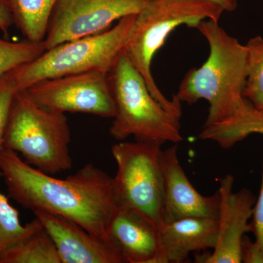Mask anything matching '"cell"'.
Wrapping results in <instances>:
<instances>
[{
    "label": "cell",
    "mask_w": 263,
    "mask_h": 263,
    "mask_svg": "<svg viewBox=\"0 0 263 263\" xmlns=\"http://www.w3.org/2000/svg\"><path fill=\"white\" fill-rule=\"evenodd\" d=\"M0 172L9 196L25 209L62 216L108 239L109 224L119 204L113 178L95 164H86L75 174L59 179L3 148Z\"/></svg>",
    "instance_id": "obj_1"
},
{
    "label": "cell",
    "mask_w": 263,
    "mask_h": 263,
    "mask_svg": "<svg viewBox=\"0 0 263 263\" xmlns=\"http://www.w3.org/2000/svg\"><path fill=\"white\" fill-rule=\"evenodd\" d=\"M206 40L209 55L200 67L186 72L174 95L181 103L193 105L205 100L209 114L204 125L222 122L245 108L247 76V49L213 20H202L194 27Z\"/></svg>",
    "instance_id": "obj_2"
},
{
    "label": "cell",
    "mask_w": 263,
    "mask_h": 263,
    "mask_svg": "<svg viewBox=\"0 0 263 263\" xmlns=\"http://www.w3.org/2000/svg\"><path fill=\"white\" fill-rule=\"evenodd\" d=\"M115 114L109 133L114 139L162 145L183 141L181 132L182 112L166 108L151 93L143 76L124 51L118 57L108 73Z\"/></svg>",
    "instance_id": "obj_3"
},
{
    "label": "cell",
    "mask_w": 263,
    "mask_h": 263,
    "mask_svg": "<svg viewBox=\"0 0 263 263\" xmlns=\"http://www.w3.org/2000/svg\"><path fill=\"white\" fill-rule=\"evenodd\" d=\"M224 12L209 0H151L137 13L124 51L144 78L151 93L166 108L182 112L179 100L174 95L168 100L156 84L152 72L156 53L177 27L194 28L202 20L219 22Z\"/></svg>",
    "instance_id": "obj_4"
},
{
    "label": "cell",
    "mask_w": 263,
    "mask_h": 263,
    "mask_svg": "<svg viewBox=\"0 0 263 263\" xmlns=\"http://www.w3.org/2000/svg\"><path fill=\"white\" fill-rule=\"evenodd\" d=\"M71 132L65 114L37 105L26 90L15 95L5 129L3 148L20 154L46 174L72 168Z\"/></svg>",
    "instance_id": "obj_5"
},
{
    "label": "cell",
    "mask_w": 263,
    "mask_h": 263,
    "mask_svg": "<svg viewBox=\"0 0 263 263\" xmlns=\"http://www.w3.org/2000/svg\"><path fill=\"white\" fill-rule=\"evenodd\" d=\"M136 14L124 17L103 32L78 38L46 49L33 61L13 70L18 91L45 80L73 74L108 73L124 51Z\"/></svg>",
    "instance_id": "obj_6"
},
{
    "label": "cell",
    "mask_w": 263,
    "mask_h": 263,
    "mask_svg": "<svg viewBox=\"0 0 263 263\" xmlns=\"http://www.w3.org/2000/svg\"><path fill=\"white\" fill-rule=\"evenodd\" d=\"M161 145L120 142L111 147L117 163L113 178L119 206L133 209L160 228L163 224L164 183Z\"/></svg>",
    "instance_id": "obj_7"
},
{
    "label": "cell",
    "mask_w": 263,
    "mask_h": 263,
    "mask_svg": "<svg viewBox=\"0 0 263 263\" xmlns=\"http://www.w3.org/2000/svg\"><path fill=\"white\" fill-rule=\"evenodd\" d=\"M24 90L37 105L53 111L110 119L115 114L105 72L94 71L45 79Z\"/></svg>",
    "instance_id": "obj_8"
},
{
    "label": "cell",
    "mask_w": 263,
    "mask_h": 263,
    "mask_svg": "<svg viewBox=\"0 0 263 263\" xmlns=\"http://www.w3.org/2000/svg\"><path fill=\"white\" fill-rule=\"evenodd\" d=\"M150 1L58 0L43 41L46 50L103 32L117 21L139 13Z\"/></svg>",
    "instance_id": "obj_9"
},
{
    "label": "cell",
    "mask_w": 263,
    "mask_h": 263,
    "mask_svg": "<svg viewBox=\"0 0 263 263\" xmlns=\"http://www.w3.org/2000/svg\"><path fill=\"white\" fill-rule=\"evenodd\" d=\"M234 181L232 175H227L220 180L217 242L212 254L197 257L196 262H241L242 240L246 233L250 232L249 222L257 197L247 188L234 193Z\"/></svg>",
    "instance_id": "obj_10"
},
{
    "label": "cell",
    "mask_w": 263,
    "mask_h": 263,
    "mask_svg": "<svg viewBox=\"0 0 263 263\" xmlns=\"http://www.w3.org/2000/svg\"><path fill=\"white\" fill-rule=\"evenodd\" d=\"M164 183L163 223L186 217L218 219L220 210L219 191L212 196L198 193L189 181L178 157L176 145L162 151Z\"/></svg>",
    "instance_id": "obj_11"
},
{
    "label": "cell",
    "mask_w": 263,
    "mask_h": 263,
    "mask_svg": "<svg viewBox=\"0 0 263 263\" xmlns=\"http://www.w3.org/2000/svg\"><path fill=\"white\" fill-rule=\"evenodd\" d=\"M33 213L56 246L61 263H124L108 239L62 216L41 211Z\"/></svg>",
    "instance_id": "obj_12"
},
{
    "label": "cell",
    "mask_w": 263,
    "mask_h": 263,
    "mask_svg": "<svg viewBox=\"0 0 263 263\" xmlns=\"http://www.w3.org/2000/svg\"><path fill=\"white\" fill-rule=\"evenodd\" d=\"M108 239L124 263H156L160 252L159 228L141 214L124 206L114 213Z\"/></svg>",
    "instance_id": "obj_13"
},
{
    "label": "cell",
    "mask_w": 263,
    "mask_h": 263,
    "mask_svg": "<svg viewBox=\"0 0 263 263\" xmlns=\"http://www.w3.org/2000/svg\"><path fill=\"white\" fill-rule=\"evenodd\" d=\"M217 219L186 217L164 222L159 228L160 252L156 263H181L192 252L214 249L218 238Z\"/></svg>",
    "instance_id": "obj_14"
},
{
    "label": "cell",
    "mask_w": 263,
    "mask_h": 263,
    "mask_svg": "<svg viewBox=\"0 0 263 263\" xmlns=\"http://www.w3.org/2000/svg\"><path fill=\"white\" fill-rule=\"evenodd\" d=\"M255 133L263 136V110L254 108L248 102L245 108L229 119L204 125L198 138L216 142L221 148L229 149Z\"/></svg>",
    "instance_id": "obj_15"
},
{
    "label": "cell",
    "mask_w": 263,
    "mask_h": 263,
    "mask_svg": "<svg viewBox=\"0 0 263 263\" xmlns=\"http://www.w3.org/2000/svg\"><path fill=\"white\" fill-rule=\"evenodd\" d=\"M14 24L27 41L43 42L58 0H8Z\"/></svg>",
    "instance_id": "obj_16"
},
{
    "label": "cell",
    "mask_w": 263,
    "mask_h": 263,
    "mask_svg": "<svg viewBox=\"0 0 263 263\" xmlns=\"http://www.w3.org/2000/svg\"><path fill=\"white\" fill-rule=\"evenodd\" d=\"M0 263H61L54 243L44 228H41L5 252Z\"/></svg>",
    "instance_id": "obj_17"
},
{
    "label": "cell",
    "mask_w": 263,
    "mask_h": 263,
    "mask_svg": "<svg viewBox=\"0 0 263 263\" xmlns=\"http://www.w3.org/2000/svg\"><path fill=\"white\" fill-rule=\"evenodd\" d=\"M42 227L37 218L23 226L19 219L18 210L0 191V257L10 249L27 239Z\"/></svg>",
    "instance_id": "obj_18"
},
{
    "label": "cell",
    "mask_w": 263,
    "mask_h": 263,
    "mask_svg": "<svg viewBox=\"0 0 263 263\" xmlns=\"http://www.w3.org/2000/svg\"><path fill=\"white\" fill-rule=\"evenodd\" d=\"M245 46L247 76L243 96L254 108L263 110V38L255 36Z\"/></svg>",
    "instance_id": "obj_19"
},
{
    "label": "cell",
    "mask_w": 263,
    "mask_h": 263,
    "mask_svg": "<svg viewBox=\"0 0 263 263\" xmlns=\"http://www.w3.org/2000/svg\"><path fill=\"white\" fill-rule=\"evenodd\" d=\"M46 51L44 43L13 42L0 37V78L37 59Z\"/></svg>",
    "instance_id": "obj_20"
},
{
    "label": "cell",
    "mask_w": 263,
    "mask_h": 263,
    "mask_svg": "<svg viewBox=\"0 0 263 263\" xmlns=\"http://www.w3.org/2000/svg\"><path fill=\"white\" fill-rule=\"evenodd\" d=\"M18 91L13 70L0 78V151L3 148V140L12 104Z\"/></svg>",
    "instance_id": "obj_21"
},
{
    "label": "cell",
    "mask_w": 263,
    "mask_h": 263,
    "mask_svg": "<svg viewBox=\"0 0 263 263\" xmlns=\"http://www.w3.org/2000/svg\"><path fill=\"white\" fill-rule=\"evenodd\" d=\"M252 221L249 222L250 232L254 235V242L263 252V162L262 179L258 197L254 204Z\"/></svg>",
    "instance_id": "obj_22"
},
{
    "label": "cell",
    "mask_w": 263,
    "mask_h": 263,
    "mask_svg": "<svg viewBox=\"0 0 263 263\" xmlns=\"http://www.w3.org/2000/svg\"><path fill=\"white\" fill-rule=\"evenodd\" d=\"M241 262L263 263V252L247 235L241 243Z\"/></svg>",
    "instance_id": "obj_23"
},
{
    "label": "cell",
    "mask_w": 263,
    "mask_h": 263,
    "mask_svg": "<svg viewBox=\"0 0 263 263\" xmlns=\"http://www.w3.org/2000/svg\"><path fill=\"white\" fill-rule=\"evenodd\" d=\"M14 24L8 0H0V32L8 35L10 27Z\"/></svg>",
    "instance_id": "obj_24"
},
{
    "label": "cell",
    "mask_w": 263,
    "mask_h": 263,
    "mask_svg": "<svg viewBox=\"0 0 263 263\" xmlns=\"http://www.w3.org/2000/svg\"><path fill=\"white\" fill-rule=\"evenodd\" d=\"M220 6L224 12H233L238 7V0H209Z\"/></svg>",
    "instance_id": "obj_25"
}]
</instances>
